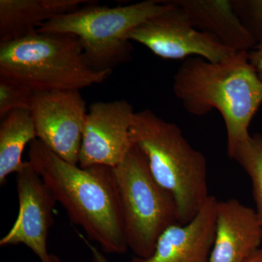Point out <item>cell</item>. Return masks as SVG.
I'll use <instances>...</instances> for the list:
<instances>
[{
    "label": "cell",
    "instance_id": "cell-19",
    "mask_svg": "<svg viewBox=\"0 0 262 262\" xmlns=\"http://www.w3.org/2000/svg\"><path fill=\"white\" fill-rule=\"evenodd\" d=\"M248 55L250 63L262 82V45H257L254 49L248 52Z\"/></svg>",
    "mask_w": 262,
    "mask_h": 262
},
{
    "label": "cell",
    "instance_id": "cell-3",
    "mask_svg": "<svg viewBox=\"0 0 262 262\" xmlns=\"http://www.w3.org/2000/svg\"><path fill=\"white\" fill-rule=\"evenodd\" d=\"M130 134L151 175L175 200L179 223H189L210 196L206 157L192 147L178 125L149 108L134 114Z\"/></svg>",
    "mask_w": 262,
    "mask_h": 262
},
{
    "label": "cell",
    "instance_id": "cell-6",
    "mask_svg": "<svg viewBox=\"0 0 262 262\" xmlns=\"http://www.w3.org/2000/svg\"><path fill=\"white\" fill-rule=\"evenodd\" d=\"M113 173L127 247L137 257L149 258L164 231L179 223L177 203L156 182L145 156L134 144Z\"/></svg>",
    "mask_w": 262,
    "mask_h": 262
},
{
    "label": "cell",
    "instance_id": "cell-18",
    "mask_svg": "<svg viewBox=\"0 0 262 262\" xmlns=\"http://www.w3.org/2000/svg\"><path fill=\"white\" fill-rule=\"evenodd\" d=\"M232 4L256 44L262 45V0H232Z\"/></svg>",
    "mask_w": 262,
    "mask_h": 262
},
{
    "label": "cell",
    "instance_id": "cell-21",
    "mask_svg": "<svg viewBox=\"0 0 262 262\" xmlns=\"http://www.w3.org/2000/svg\"><path fill=\"white\" fill-rule=\"evenodd\" d=\"M245 262H262V248H258Z\"/></svg>",
    "mask_w": 262,
    "mask_h": 262
},
{
    "label": "cell",
    "instance_id": "cell-16",
    "mask_svg": "<svg viewBox=\"0 0 262 262\" xmlns=\"http://www.w3.org/2000/svg\"><path fill=\"white\" fill-rule=\"evenodd\" d=\"M249 176L252 182L253 196L256 214L262 225V134L251 136L229 153Z\"/></svg>",
    "mask_w": 262,
    "mask_h": 262
},
{
    "label": "cell",
    "instance_id": "cell-12",
    "mask_svg": "<svg viewBox=\"0 0 262 262\" xmlns=\"http://www.w3.org/2000/svg\"><path fill=\"white\" fill-rule=\"evenodd\" d=\"M261 242L262 225L254 209L237 199L218 201L215 239L208 262H245Z\"/></svg>",
    "mask_w": 262,
    "mask_h": 262
},
{
    "label": "cell",
    "instance_id": "cell-13",
    "mask_svg": "<svg viewBox=\"0 0 262 262\" xmlns=\"http://www.w3.org/2000/svg\"><path fill=\"white\" fill-rule=\"evenodd\" d=\"M182 8L193 27L209 34L234 52L257 46L234 10L232 0H172Z\"/></svg>",
    "mask_w": 262,
    "mask_h": 262
},
{
    "label": "cell",
    "instance_id": "cell-15",
    "mask_svg": "<svg viewBox=\"0 0 262 262\" xmlns=\"http://www.w3.org/2000/svg\"><path fill=\"white\" fill-rule=\"evenodd\" d=\"M37 139V131L29 110L10 112L0 125V185L7 177L23 167V151L27 144Z\"/></svg>",
    "mask_w": 262,
    "mask_h": 262
},
{
    "label": "cell",
    "instance_id": "cell-5",
    "mask_svg": "<svg viewBox=\"0 0 262 262\" xmlns=\"http://www.w3.org/2000/svg\"><path fill=\"white\" fill-rule=\"evenodd\" d=\"M171 6L170 1L157 0L113 8L92 2L53 18L37 32L76 36L88 63L94 70L113 72L115 67L131 60L134 48L127 39L129 33Z\"/></svg>",
    "mask_w": 262,
    "mask_h": 262
},
{
    "label": "cell",
    "instance_id": "cell-2",
    "mask_svg": "<svg viewBox=\"0 0 262 262\" xmlns=\"http://www.w3.org/2000/svg\"><path fill=\"white\" fill-rule=\"evenodd\" d=\"M248 53L219 62L191 57L173 76L174 94L188 113L203 116L216 110L222 115L228 154L249 139L250 124L262 103V82Z\"/></svg>",
    "mask_w": 262,
    "mask_h": 262
},
{
    "label": "cell",
    "instance_id": "cell-7",
    "mask_svg": "<svg viewBox=\"0 0 262 262\" xmlns=\"http://www.w3.org/2000/svg\"><path fill=\"white\" fill-rule=\"evenodd\" d=\"M170 2V9L131 31L127 39L140 43L165 59L201 57L209 61L219 62L236 53L209 34L194 28L182 8L172 0Z\"/></svg>",
    "mask_w": 262,
    "mask_h": 262
},
{
    "label": "cell",
    "instance_id": "cell-14",
    "mask_svg": "<svg viewBox=\"0 0 262 262\" xmlns=\"http://www.w3.org/2000/svg\"><path fill=\"white\" fill-rule=\"evenodd\" d=\"M91 0H0V43L32 35L60 15Z\"/></svg>",
    "mask_w": 262,
    "mask_h": 262
},
{
    "label": "cell",
    "instance_id": "cell-8",
    "mask_svg": "<svg viewBox=\"0 0 262 262\" xmlns=\"http://www.w3.org/2000/svg\"><path fill=\"white\" fill-rule=\"evenodd\" d=\"M30 111L37 139L62 160L78 165L88 113L80 91H36Z\"/></svg>",
    "mask_w": 262,
    "mask_h": 262
},
{
    "label": "cell",
    "instance_id": "cell-10",
    "mask_svg": "<svg viewBox=\"0 0 262 262\" xmlns=\"http://www.w3.org/2000/svg\"><path fill=\"white\" fill-rule=\"evenodd\" d=\"M134 108L126 100L97 101L90 106L84 124L78 165L115 168L132 147Z\"/></svg>",
    "mask_w": 262,
    "mask_h": 262
},
{
    "label": "cell",
    "instance_id": "cell-11",
    "mask_svg": "<svg viewBox=\"0 0 262 262\" xmlns=\"http://www.w3.org/2000/svg\"><path fill=\"white\" fill-rule=\"evenodd\" d=\"M218 200L210 195L201 211L186 225L170 226L157 241L150 257L130 262H208L215 234Z\"/></svg>",
    "mask_w": 262,
    "mask_h": 262
},
{
    "label": "cell",
    "instance_id": "cell-1",
    "mask_svg": "<svg viewBox=\"0 0 262 262\" xmlns=\"http://www.w3.org/2000/svg\"><path fill=\"white\" fill-rule=\"evenodd\" d=\"M29 162L72 223L104 252L123 254L127 247L113 168H81L62 160L39 139L29 144Z\"/></svg>",
    "mask_w": 262,
    "mask_h": 262
},
{
    "label": "cell",
    "instance_id": "cell-20",
    "mask_svg": "<svg viewBox=\"0 0 262 262\" xmlns=\"http://www.w3.org/2000/svg\"><path fill=\"white\" fill-rule=\"evenodd\" d=\"M76 232H77L80 238L83 241L84 244L87 246V247L89 248L90 251L92 253L93 262H110L108 261L107 258L105 257L104 255L90 242L89 239L86 237V236H84L83 234L81 233L80 232H78L77 230H76Z\"/></svg>",
    "mask_w": 262,
    "mask_h": 262
},
{
    "label": "cell",
    "instance_id": "cell-9",
    "mask_svg": "<svg viewBox=\"0 0 262 262\" xmlns=\"http://www.w3.org/2000/svg\"><path fill=\"white\" fill-rule=\"evenodd\" d=\"M18 214L15 223L3 238L0 246L24 244L41 262H61L48 253L47 239L53 225L57 201L29 161L16 173Z\"/></svg>",
    "mask_w": 262,
    "mask_h": 262
},
{
    "label": "cell",
    "instance_id": "cell-4",
    "mask_svg": "<svg viewBox=\"0 0 262 262\" xmlns=\"http://www.w3.org/2000/svg\"><path fill=\"white\" fill-rule=\"evenodd\" d=\"M112 73L94 70L72 34L37 32L0 43V77L33 92L80 91L103 83Z\"/></svg>",
    "mask_w": 262,
    "mask_h": 262
},
{
    "label": "cell",
    "instance_id": "cell-17",
    "mask_svg": "<svg viewBox=\"0 0 262 262\" xmlns=\"http://www.w3.org/2000/svg\"><path fill=\"white\" fill-rule=\"evenodd\" d=\"M33 92L30 89L0 77V118L10 112L31 110Z\"/></svg>",
    "mask_w": 262,
    "mask_h": 262
}]
</instances>
